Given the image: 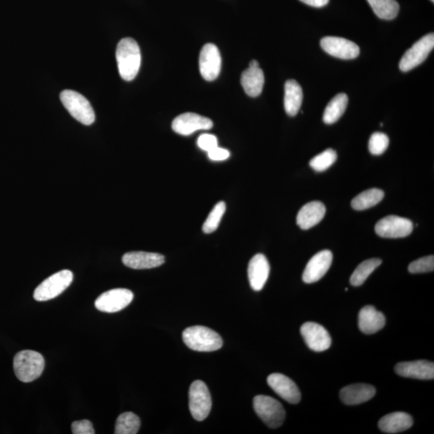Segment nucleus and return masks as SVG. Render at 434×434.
Listing matches in <instances>:
<instances>
[{
	"instance_id": "1",
	"label": "nucleus",
	"mask_w": 434,
	"mask_h": 434,
	"mask_svg": "<svg viewBox=\"0 0 434 434\" xmlns=\"http://www.w3.org/2000/svg\"><path fill=\"white\" fill-rule=\"evenodd\" d=\"M116 59L120 76L123 80L130 82L137 76L141 66L139 46L132 38L120 40L116 50Z\"/></svg>"
},
{
	"instance_id": "2",
	"label": "nucleus",
	"mask_w": 434,
	"mask_h": 434,
	"mask_svg": "<svg viewBox=\"0 0 434 434\" xmlns=\"http://www.w3.org/2000/svg\"><path fill=\"white\" fill-rule=\"evenodd\" d=\"M183 341L193 351L209 352L223 346L222 338L210 328L202 326L190 327L183 332Z\"/></svg>"
},
{
	"instance_id": "3",
	"label": "nucleus",
	"mask_w": 434,
	"mask_h": 434,
	"mask_svg": "<svg viewBox=\"0 0 434 434\" xmlns=\"http://www.w3.org/2000/svg\"><path fill=\"white\" fill-rule=\"evenodd\" d=\"M45 364L43 355L31 350H24L15 355V374L22 382L29 383L40 378L45 369Z\"/></svg>"
},
{
	"instance_id": "4",
	"label": "nucleus",
	"mask_w": 434,
	"mask_h": 434,
	"mask_svg": "<svg viewBox=\"0 0 434 434\" xmlns=\"http://www.w3.org/2000/svg\"><path fill=\"white\" fill-rule=\"evenodd\" d=\"M61 101L68 111L77 121L91 125L95 121V114L90 102L76 91L66 90L60 95Z\"/></svg>"
},
{
	"instance_id": "5",
	"label": "nucleus",
	"mask_w": 434,
	"mask_h": 434,
	"mask_svg": "<svg viewBox=\"0 0 434 434\" xmlns=\"http://www.w3.org/2000/svg\"><path fill=\"white\" fill-rule=\"evenodd\" d=\"M254 408L256 414L271 428L284 424L286 412L279 401L268 396L259 395L254 397Z\"/></svg>"
},
{
	"instance_id": "6",
	"label": "nucleus",
	"mask_w": 434,
	"mask_h": 434,
	"mask_svg": "<svg viewBox=\"0 0 434 434\" xmlns=\"http://www.w3.org/2000/svg\"><path fill=\"white\" fill-rule=\"evenodd\" d=\"M72 280L73 274L70 270H64L52 274L36 287L34 300L45 302L55 299L71 285Z\"/></svg>"
},
{
	"instance_id": "7",
	"label": "nucleus",
	"mask_w": 434,
	"mask_h": 434,
	"mask_svg": "<svg viewBox=\"0 0 434 434\" xmlns=\"http://www.w3.org/2000/svg\"><path fill=\"white\" fill-rule=\"evenodd\" d=\"M189 410L195 420H206L212 410V398L207 385L201 380H196L189 389Z\"/></svg>"
},
{
	"instance_id": "8",
	"label": "nucleus",
	"mask_w": 434,
	"mask_h": 434,
	"mask_svg": "<svg viewBox=\"0 0 434 434\" xmlns=\"http://www.w3.org/2000/svg\"><path fill=\"white\" fill-rule=\"evenodd\" d=\"M434 35L428 34L417 41L408 50L400 61L399 68L402 72H409L424 62L433 49Z\"/></svg>"
},
{
	"instance_id": "9",
	"label": "nucleus",
	"mask_w": 434,
	"mask_h": 434,
	"mask_svg": "<svg viewBox=\"0 0 434 434\" xmlns=\"http://www.w3.org/2000/svg\"><path fill=\"white\" fill-rule=\"evenodd\" d=\"M414 230V224L410 219L389 216L381 219L375 224V231L379 237L383 238H403L409 236Z\"/></svg>"
},
{
	"instance_id": "10",
	"label": "nucleus",
	"mask_w": 434,
	"mask_h": 434,
	"mask_svg": "<svg viewBox=\"0 0 434 434\" xmlns=\"http://www.w3.org/2000/svg\"><path fill=\"white\" fill-rule=\"evenodd\" d=\"M134 300L132 291L127 289H113L103 293L95 301L98 311L106 313H115L124 309Z\"/></svg>"
},
{
	"instance_id": "11",
	"label": "nucleus",
	"mask_w": 434,
	"mask_h": 434,
	"mask_svg": "<svg viewBox=\"0 0 434 434\" xmlns=\"http://www.w3.org/2000/svg\"><path fill=\"white\" fill-rule=\"evenodd\" d=\"M301 334L309 348L321 352L330 348L332 338L330 334L320 324L307 322L301 327Z\"/></svg>"
},
{
	"instance_id": "12",
	"label": "nucleus",
	"mask_w": 434,
	"mask_h": 434,
	"mask_svg": "<svg viewBox=\"0 0 434 434\" xmlns=\"http://www.w3.org/2000/svg\"><path fill=\"white\" fill-rule=\"evenodd\" d=\"M199 65L201 76L206 81L217 79L222 70V56L215 45L207 44L203 47Z\"/></svg>"
},
{
	"instance_id": "13",
	"label": "nucleus",
	"mask_w": 434,
	"mask_h": 434,
	"mask_svg": "<svg viewBox=\"0 0 434 434\" xmlns=\"http://www.w3.org/2000/svg\"><path fill=\"white\" fill-rule=\"evenodd\" d=\"M322 49L337 59L352 60L359 54V46L351 40L336 36H327L321 40Z\"/></svg>"
},
{
	"instance_id": "14",
	"label": "nucleus",
	"mask_w": 434,
	"mask_h": 434,
	"mask_svg": "<svg viewBox=\"0 0 434 434\" xmlns=\"http://www.w3.org/2000/svg\"><path fill=\"white\" fill-rule=\"evenodd\" d=\"M333 260V254L330 250H323L308 261L302 280L305 284H311L320 281L330 269Z\"/></svg>"
},
{
	"instance_id": "15",
	"label": "nucleus",
	"mask_w": 434,
	"mask_h": 434,
	"mask_svg": "<svg viewBox=\"0 0 434 434\" xmlns=\"http://www.w3.org/2000/svg\"><path fill=\"white\" fill-rule=\"evenodd\" d=\"M213 123L211 119L201 116L195 113H185L179 115L172 123V129L177 134L190 135L197 130L212 129Z\"/></svg>"
},
{
	"instance_id": "16",
	"label": "nucleus",
	"mask_w": 434,
	"mask_h": 434,
	"mask_svg": "<svg viewBox=\"0 0 434 434\" xmlns=\"http://www.w3.org/2000/svg\"><path fill=\"white\" fill-rule=\"evenodd\" d=\"M268 383L282 399L293 405L300 403L301 393L296 384L286 375L273 373L269 375Z\"/></svg>"
},
{
	"instance_id": "17",
	"label": "nucleus",
	"mask_w": 434,
	"mask_h": 434,
	"mask_svg": "<svg viewBox=\"0 0 434 434\" xmlns=\"http://www.w3.org/2000/svg\"><path fill=\"white\" fill-rule=\"evenodd\" d=\"M270 272V266L268 258L261 254H256L250 260L248 268V277L250 286L255 291L264 288Z\"/></svg>"
},
{
	"instance_id": "18",
	"label": "nucleus",
	"mask_w": 434,
	"mask_h": 434,
	"mask_svg": "<svg viewBox=\"0 0 434 434\" xmlns=\"http://www.w3.org/2000/svg\"><path fill=\"white\" fill-rule=\"evenodd\" d=\"M397 375L406 378L418 380H433L434 378V364L428 360L402 362L395 367Z\"/></svg>"
},
{
	"instance_id": "19",
	"label": "nucleus",
	"mask_w": 434,
	"mask_h": 434,
	"mask_svg": "<svg viewBox=\"0 0 434 434\" xmlns=\"http://www.w3.org/2000/svg\"><path fill=\"white\" fill-rule=\"evenodd\" d=\"M123 263L134 270L159 268L165 263L164 255L148 252H130L123 255Z\"/></svg>"
},
{
	"instance_id": "20",
	"label": "nucleus",
	"mask_w": 434,
	"mask_h": 434,
	"mask_svg": "<svg viewBox=\"0 0 434 434\" xmlns=\"http://www.w3.org/2000/svg\"><path fill=\"white\" fill-rule=\"evenodd\" d=\"M326 214V207L322 202L313 201L303 206L297 216V224L303 230L316 226Z\"/></svg>"
},
{
	"instance_id": "21",
	"label": "nucleus",
	"mask_w": 434,
	"mask_h": 434,
	"mask_svg": "<svg viewBox=\"0 0 434 434\" xmlns=\"http://www.w3.org/2000/svg\"><path fill=\"white\" fill-rule=\"evenodd\" d=\"M375 389L373 385L355 384L344 387L341 391V398L345 405H357L373 398Z\"/></svg>"
},
{
	"instance_id": "22",
	"label": "nucleus",
	"mask_w": 434,
	"mask_h": 434,
	"mask_svg": "<svg viewBox=\"0 0 434 434\" xmlns=\"http://www.w3.org/2000/svg\"><path fill=\"white\" fill-rule=\"evenodd\" d=\"M385 317L383 313L373 306L362 308L359 313V330L364 334H372L378 332L385 326Z\"/></svg>"
},
{
	"instance_id": "23",
	"label": "nucleus",
	"mask_w": 434,
	"mask_h": 434,
	"mask_svg": "<svg viewBox=\"0 0 434 434\" xmlns=\"http://www.w3.org/2000/svg\"><path fill=\"white\" fill-rule=\"evenodd\" d=\"M412 418L403 412H396L381 418L378 423L380 430L386 433H398L409 430L412 426Z\"/></svg>"
},
{
	"instance_id": "24",
	"label": "nucleus",
	"mask_w": 434,
	"mask_h": 434,
	"mask_svg": "<svg viewBox=\"0 0 434 434\" xmlns=\"http://www.w3.org/2000/svg\"><path fill=\"white\" fill-rule=\"evenodd\" d=\"M240 83L245 93L252 98L258 97L263 91L265 76L263 70L258 68L249 67L242 72Z\"/></svg>"
},
{
	"instance_id": "25",
	"label": "nucleus",
	"mask_w": 434,
	"mask_h": 434,
	"mask_svg": "<svg viewBox=\"0 0 434 434\" xmlns=\"http://www.w3.org/2000/svg\"><path fill=\"white\" fill-rule=\"evenodd\" d=\"M303 100L302 88L295 80H289L285 85L284 107L289 116L299 113Z\"/></svg>"
},
{
	"instance_id": "26",
	"label": "nucleus",
	"mask_w": 434,
	"mask_h": 434,
	"mask_svg": "<svg viewBox=\"0 0 434 434\" xmlns=\"http://www.w3.org/2000/svg\"><path fill=\"white\" fill-rule=\"evenodd\" d=\"M348 104V97L343 93H339L328 103L323 114V122L328 125L336 123L343 116Z\"/></svg>"
},
{
	"instance_id": "27",
	"label": "nucleus",
	"mask_w": 434,
	"mask_h": 434,
	"mask_svg": "<svg viewBox=\"0 0 434 434\" xmlns=\"http://www.w3.org/2000/svg\"><path fill=\"white\" fill-rule=\"evenodd\" d=\"M385 192L378 188H372L360 193L352 201V207L355 210L363 211L375 206L383 200Z\"/></svg>"
},
{
	"instance_id": "28",
	"label": "nucleus",
	"mask_w": 434,
	"mask_h": 434,
	"mask_svg": "<svg viewBox=\"0 0 434 434\" xmlns=\"http://www.w3.org/2000/svg\"><path fill=\"white\" fill-rule=\"evenodd\" d=\"M368 2L380 19L394 20L399 13L400 5L396 0H368Z\"/></svg>"
},
{
	"instance_id": "29",
	"label": "nucleus",
	"mask_w": 434,
	"mask_h": 434,
	"mask_svg": "<svg viewBox=\"0 0 434 434\" xmlns=\"http://www.w3.org/2000/svg\"><path fill=\"white\" fill-rule=\"evenodd\" d=\"M382 263L379 258H372L363 261L358 265L350 279V284L353 286H359L364 284L371 274Z\"/></svg>"
},
{
	"instance_id": "30",
	"label": "nucleus",
	"mask_w": 434,
	"mask_h": 434,
	"mask_svg": "<svg viewBox=\"0 0 434 434\" xmlns=\"http://www.w3.org/2000/svg\"><path fill=\"white\" fill-rule=\"evenodd\" d=\"M141 426L139 417L134 412H124L118 417L115 434H136Z\"/></svg>"
},
{
	"instance_id": "31",
	"label": "nucleus",
	"mask_w": 434,
	"mask_h": 434,
	"mask_svg": "<svg viewBox=\"0 0 434 434\" xmlns=\"http://www.w3.org/2000/svg\"><path fill=\"white\" fill-rule=\"evenodd\" d=\"M226 211V203L223 201L217 203L215 207L212 208L211 212L209 213L205 223H203V232L206 234L215 232Z\"/></svg>"
},
{
	"instance_id": "32",
	"label": "nucleus",
	"mask_w": 434,
	"mask_h": 434,
	"mask_svg": "<svg viewBox=\"0 0 434 434\" xmlns=\"http://www.w3.org/2000/svg\"><path fill=\"white\" fill-rule=\"evenodd\" d=\"M337 160L336 150L327 149L320 155L313 157L310 162V166L318 172L326 171L331 167Z\"/></svg>"
},
{
	"instance_id": "33",
	"label": "nucleus",
	"mask_w": 434,
	"mask_h": 434,
	"mask_svg": "<svg viewBox=\"0 0 434 434\" xmlns=\"http://www.w3.org/2000/svg\"><path fill=\"white\" fill-rule=\"evenodd\" d=\"M389 139L384 133L375 132L371 136L369 143L370 153L374 155H382L388 148Z\"/></svg>"
},
{
	"instance_id": "34",
	"label": "nucleus",
	"mask_w": 434,
	"mask_h": 434,
	"mask_svg": "<svg viewBox=\"0 0 434 434\" xmlns=\"http://www.w3.org/2000/svg\"><path fill=\"white\" fill-rule=\"evenodd\" d=\"M434 270V257L433 255L412 261L409 266L411 274H421L432 272Z\"/></svg>"
},
{
	"instance_id": "35",
	"label": "nucleus",
	"mask_w": 434,
	"mask_h": 434,
	"mask_svg": "<svg viewBox=\"0 0 434 434\" xmlns=\"http://www.w3.org/2000/svg\"><path fill=\"white\" fill-rule=\"evenodd\" d=\"M197 145L201 150L210 151L218 146V140L215 135L210 134H203L199 137Z\"/></svg>"
},
{
	"instance_id": "36",
	"label": "nucleus",
	"mask_w": 434,
	"mask_h": 434,
	"mask_svg": "<svg viewBox=\"0 0 434 434\" xmlns=\"http://www.w3.org/2000/svg\"><path fill=\"white\" fill-rule=\"evenodd\" d=\"M72 432L73 434H94L92 422L88 420H82L72 422Z\"/></svg>"
},
{
	"instance_id": "37",
	"label": "nucleus",
	"mask_w": 434,
	"mask_h": 434,
	"mask_svg": "<svg viewBox=\"0 0 434 434\" xmlns=\"http://www.w3.org/2000/svg\"><path fill=\"white\" fill-rule=\"evenodd\" d=\"M208 158L212 161H224L229 158L230 153L228 150L217 146V148L208 151Z\"/></svg>"
},
{
	"instance_id": "38",
	"label": "nucleus",
	"mask_w": 434,
	"mask_h": 434,
	"mask_svg": "<svg viewBox=\"0 0 434 434\" xmlns=\"http://www.w3.org/2000/svg\"><path fill=\"white\" fill-rule=\"evenodd\" d=\"M300 1L313 8H323L329 3V0H300Z\"/></svg>"
},
{
	"instance_id": "39",
	"label": "nucleus",
	"mask_w": 434,
	"mask_h": 434,
	"mask_svg": "<svg viewBox=\"0 0 434 434\" xmlns=\"http://www.w3.org/2000/svg\"><path fill=\"white\" fill-rule=\"evenodd\" d=\"M249 67L252 68H258L260 67L259 63L258 61L254 60L249 63Z\"/></svg>"
},
{
	"instance_id": "40",
	"label": "nucleus",
	"mask_w": 434,
	"mask_h": 434,
	"mask_svg": "<svg viewBox=\"0 0 434 434\" xmlns=\"http://www.w3.org/2000/svg\"><path fill=\"white\" fill-rule=\"evenodd\" d=\"M431 1L433 3V2H434V0H431Z\"/></svg>"
}]
</instances>
